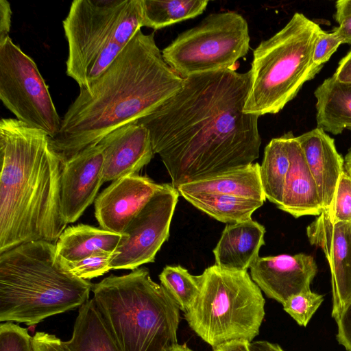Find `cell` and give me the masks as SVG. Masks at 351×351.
I'll list each match as a JSON object with an SVG mask.
<instances>
[{
    "mask_svg": "<svg viewBox=\"0 0 351 351\" xmlns=\"http://www.w3.org/2000/svg\"><path fill=\"white\" fill-rule=\"evenodd\" d=\"M183 79L176 93L136 121L149 130L176 189L253 163L261 145L259 117L244 112L250 71L228 69Z\"/></svg>",
    "mask_w": 351,
    "mask_h": 351,
    "instance_id": "6da1fadb",
    "label": "cell"
},
{
    "mask_svg": "<svg viewBox=\"0 0 351 351\" xmlns=\"http://www.w3.org/2000/svg\"><path fill=\"white\" fill-rule=\"evenodd\" d=\"M154 34L138 30L108 69L80 93L50 144L62 163L106 134L145 117L182 86Z\"/></svg>",
    "mask_w": 351,
    "mask_h": 351,
    "instance_id": "7a4b0ae2",
    "label": "cell"
},
{
    "mask_svg": "<svg viewBox=\"0 0 351 351\" xmlns=\"http://www.w3.org/2000/svg\"><path fill=\"white\" fill-rule=\"evenodd\" d=\"M0 253L23 243H56L66 228L60 204L62 162L43 130L0 121Z\"/></svg>",
    "mask_w": 351,
    "mask_h": 351,
    "instance_id": "3957f363",
    "label": "cell"
},
{
    "mask_svg": "<svg viewBox=\"0 0 351 351\" xmlns=\"http://www.w3.org/2000/svg\"><path fill=\"white\" fill-rule=\"evenodd\" d=\"M92 287L58 258L56 243L26 242L0 253L1 322L36 325L79 308Z\"/></svg>",
    "mask_w": 351,
    "mask_h": 351,
    "instance_id": "277c9868",
    "label": "cell"
},
{
    "mask_svg": "<svg viewBox=\"0 0 351 351\" xmlns=\"http://www.w3.org/2000/svg\"><path fill=\"white\" fill-rule=\"evenodd\" d=\"M92 291L121 351H169L178 344L180 308L147 268L108 276Z\"/></svg>",
    "mask_w": 351,
    "mask_h": 351,
    "instance_id": "5b68a950",
    "label": "cell"
},
{
    "mask_svg": "<svg viewBox=\"0 0 351 351\" xmlns=\"http://www.w3.org/2000/svg\"><path fill=\"white\" fill-rule=\"evenodd\" d=\"M62 25L68 43L66 73L84 88L143 27L142 0H74Z\"/></svg>",
    "mask_w": 351,
    "mask_h": 351,
    "instance_id": "8992f818",
    "label": "cell"
},
{
    "mask_svg": "<svg viewBox=\"0 0 351 351\" xmlns=\"http://www.w3.org/2000/svg\"><path fill=\"white\" fill-rule=\"evenodd\" d=\"M322 30L295 12L280 31L261 42L253 51L245 113L260 117L279 112L315 77L313 53Z\"/></svg>",
    "mask_w": 351,
    "mask_h": 351,
    "instance_id": "52a82bcc",
    "label": "cell"
},
{
    "mask_svg": "<svg viewBox=\"0 0 351 351\" xmlns=\"http://www.w3.org/2000/svg\"><path fill=\"white\" fill-rule=\"evenodd\" d=\"M199 278L198 295L184 313L190 328L212 348L233 340L252 342L258 335L265 302L247 271L215 264Z\"/></svg>",
    "mask_w": 351,
    "mask_h": 351,
    "instance_id": "ba28073f",
    "label": "cell"
},
{
    "mask_svg": "<svg viewBox=\"0 0 351 351\" xmlns=\"http://www.w3.org/2000/svg\"><path fill=\"white\" fill-rule=\"evenodd\" d=\"M246 20L230 11L213 13L180 34L162 51L165 62L182 78L233 69L250 49Z\"/></svg>",
    "mask_w": 351,
    "mask_h": 351,
    "instance_id": "9c48e42d",
    "label": "cell"
},
{
    "mask_svg": "<svg viewBox=\"0 0 351 351\" xmlns=\"http://www.w3.org/2000/svg\"><path fill=\"white\" fill-rule=\"evenodd\" d=\"M0 99L19 121L50 138L58 133L62 119L48 86L34 60L10 37L0 43Z\"/></svg>",
    "mask_w": 351,
    "mask_h": 351,
    "instance_id": "30bf717a",
    "label": "cell"
},
{
    "mask_svg": "<svg viewBox=\"0 0 351 351\" xmlns=\"http://www.w3.org/2000/svg\"><path fill=\"white\" fill-rule=\"evenodd\" d=\"M178 191L171 184L162 186L130 222L112 257V269H136L152 263L168 239L169 228L178 201Z\"/></svg>",
    "mask_w": 351,
    "mask_h": 351,
    "instance_id": "8fae6325",
    "label": "cell"
},
{
    "mask_svg": "<svg viewBox=\"0 0 351 351\" xmlns=\"http://www.w3.org/2000/svg\"><path fill=\"white\" fill-rule=\"evenodd\" d=\"M311 245L322 249L329 265L335 321L351 300V223H332L327 210L306 228Z\"/></svg>",
    "mask_w": 351,
    "mask_h": 351,
    "instance_id": "7c38bea8",
    "label": "cell"
},
{
    "mask_svg": "<svg viewBox=\"0 0 351 351\" xmlns=\"http://www.w3.org/2000/svg\"><path fill=\"white\" fill-rule=\"evenodd\" d=\"M104 182V154L97 143L62 163L60 204L66 223L77 221L95 200Z\"/></svg>",
    "mask_w": 351,
    "mask_h": 351,
    "instance_id": "4fadbf2b",
    "label": "cell"
},
{
    "mask_svg": "<svg viewBox=\"0 0 351 351\" xmlns=\"http://www.w3.org/2000/svg\"><path fill=\"white\" fill-rule=\"evenodd\" d=\"M162 186L147 176L132 174L113 181L95 200L101 228L123 234L134 218Z\"/></svg>",
    "mask_w": 351,
    "mask_h": 351,
    "instance_id": "5bb4252c",
    "label": "cell"
},
{
    "mask_svg": "<svg viewBox=\"0 0 351 351\" xmlns=\"http://www.w3.org/2000/svg\"><path fill=\"white\" fill-rule=\"evenodd\" d=\"M250 277L266 295L283 304L289 298L310 289L317 273L313 256L304 253L258 257Z\"/></svg>",
    "mask_w": 351,
    "mask_h": 351,
    "instance_id": "9a60e30c",
    "label": "cell"
},
{
    "mask_svg": "<svg viewBox=\"0 0 351 351\" xmlns=\"http://www.w3.org/2000/svg\"><path fill=\"white\" fill-rule=\"evenodd\" d=\"M98 144L104 154V182L137 174L155 154L149 130L136 122L106 134Z\"/></svg>",
    "mask_w": 351,
    "mask_h": 351,
    "instance_id": "2e32d148",
    "label": "cell"
},
{
    "mask_svg": "<svg viewBox=\"0 0 351 351\" xmlns=\"http://www.w3.org/2000/svg\"><path fill=\"white\" fill-rule=\"evenodd\" d=\"M295 137L316 183L324 209L328 210L343 170V158L337 152L334 139L321 128Z\"/></svg>",
    "mask_w": 351,
    "mask_h": 351,
    "instance_id": "e0dca14e",
    "label": "cell"
},
{
    "mask_svg": "<svg viewBox=\"0 0 351 351\" xmlns=\"http://www.w3.org/2000/svg\"><path fill=\"white\" fill-rule=\"evenodd\" d=\"M288 134L291 166L286 178L282 199L277 207L295 218L319 216L324 209L316 183L296 137L291 132Z\"/></svg>",
    "mask_w": 351,
    "mask_h": 351,
    "instance_id": "ac0fdd59",
    "label": "cell"
},
{
    "mask_svg": "<svg viewBox=\"0 0 351 351\" xmlns=\"http://www.w3.org/2000/svg\"><path fill=\"white\" fill-rule=\"evenodd\" d=\"M265 227L252 218L226 225L213 251L215 265L247 271L259 257V250L265 244Z\"/></svg>",
    "mask_w": 351,
    "mask_h": 351,
    "instance_id": "d6986e66",
    "label": "cell"
},
{
    "mask_svg": "<svg viewBox=\"0 0 351 351\" xmlns=\"http://www.w3.org/2000/svg\"><path fill=\"white\" fill-rule=\"evenodd\" d=\"M125 235L86 224L69 226L56 242V254L60 261L72 263L97 253L114 254Z\"/></svg>",
    "mask_w": 351,
    "mask_h": 351,
    "instance_id": "ffe728a7",
    "label": "cell"
},
{
    "mask_svg": "<svg viewBox=\"0 0 351 351\" xmlns=\"http://www.w3.org/2000/svg\"><path fill=\"white\" fill-rule=\"evenodd\" d=\"M179 193H213L243 197L265 202L257 162L206 179L180 186Z\"/></svg>",
    "mask_w": 351,
    "mask_h": 351,
    "instance_id": "44dd1931",
    "label": "cell"
},
{
    "mask_svg": "<svg viewBox=\"0 0 351 351\" xmlns=\"http://www.w3.org/2000/svg\"><path fill=\"white\" fill-rule=\"evenodd\" d=\"M317 128L337 135L351 130V83L338 81L333 75L315 90Z\"/></svg>",
    "mask_w": 351,
    "mask_h": 351,
    "instance_id": "7402d4cb",
    "label": "cell"
},
{
    "mask_svg": "<svg viewBox=\"0 0 351 351\" xmlns=\"http://www.w3.org/2000/svg\"><path fill=\"white\" fill-rule=\"evenodd\" d=\"M63 347L65 351H121L93 298L79 307L72 337Z\"/></svg>",
    "mask_w": 351,
    "mask_h": 351,
    "instance_id": "603a6c76",
    "label": "cell"
},
{
    "mask_svg": "<svg viewBox=\"0 0 351 351\" xmlns=\"http://www.w3.org/2000/svg\"><path fill=\"white\" fill-rule=\"evenodd\" d=\"M291 166L288 132L272 138L264 150L260 176L266 199L278 206L282 199L286 178Z\"/></svg>",
    "mask_w": 351,
    "mask_h": 351,
    "instance_id": "cb8c5ba5",
    "label": "cell"
},
{
    "mask_svg": "<svg viewBox=\"0 0 351 351\" xmlns=\"http://www.w3.org/2000/svg\"><path fill=\"white\" fill-rule=\"evenodd\" d=\"M186 201L219 221L228 224L251 219L264 202L243 197L213 193H180Z\"/></svg>",
    "mask_w": 351,
    "mask_h": 351,
    "instance_id": "d4e9b609",
    "label": "cell"
},
{
    "mask_svg": "<svg viewBox=\"0 0 351 351\" xmlns=\"http://www.w3.org/2000/svg\"><path fill=\"white\" fill-rule=\"evenodd\" d=\"M207 0H142L143 27L155 30L201 14Z\"/></svg>",
    "mask_w": 351,
    "mask_h": 351,
    "instance_id": "484cf974",
    "label": "cell"
},
{
    "mask_svg": "<svg viewBox=\"0 0 351 351\" xmlns=\"http://www.w3.org/2000/svg\"><path fill=\"white\" fill-rule=\"evenodd\" d=\"M158 277L160 285L174 300L180 310L187 312L198 295L199 275L193 276L180 265H167Z\"/></svg>",
    "mask_w": 351,
    "mask_h": 351,
    "instance_id": "4316f807",
    "label": "cell"
},
{
    "mask_svg": "<svg viewBox=\"0 0 351 351\" xmlns=\"http://www.w3.org/2000/svg\"><path fill=\"white\" fill-rule=\"evenodd\" d=\"M323 301L322 295L308 289L291 296L282 306L298 325L306 326Z\"/></svg>",
    "mask_w": 351,
    "mask_h": 351,
    "instance_id": "83f0119b",
    "label": "cell"
},
{
    "mask_svg": "<svg viewBox=\"0 0 351 351\" xmlns=\"http://www.w3.org/2000/svg\"><path fill=\"white\" fill-rule=\"evenodd\" d=\"M327 210L332 223H351V178L343 170Z\"/></svg>",
    "mask_w": 351,
    "mask_h": 351,
    "instance_id": "f1b7e54d",
    "label": "cell"
},
{
    "mask_svg": "<svg viewBox=\"0 0 351 351\" xmlns=\"http://www.w3.org/2000/svg\"><path fill=\"white\" fill-rule=\"evenodd\" d=\"M113 254L97 253L79 261L66 263V267L77 277L90 280L102 276L111 269L110 263Z\"/></svg>",
    "mask_w": 351,
    "mask_h": 351,
    "instance_id": "f546056e",
    "label": "cell"
},
{
    "mask_svg": "<svg viewBox=\"0 0 351 351\" xmlns=\"http://www.w3.org/2000/svg\"><path fill=\"white\" fill-rule=\"evenodd\" d=\"M0 351H35L33 337L12 322L0 324Z\"/></svg>",
    "mask_w": 351,
    "mask_h": 351,
    "instance_id": "4dcf8cb0",
    "label": "cell"
},
{
    "mask_svg": "<svg viewBox=\"0 0 351 351\" xmlns=\"http://www.w3.org/2000/svg\"><path fill=\"white\" fill-rule=\"evenodd\" d=\"M341 42L334 32L328 33L322 30L317 37L313 53V65L317 73L329 60Z\"/></svg>",
    "mask_w": 351,
    "mask_h": 351,
    "instance_id": "1f68e13d",
    "label": "cell"
},
{
    "mask_svg": "<svg viewBox=\"0 0 351 351\" xmlns=\"http://www.w3.org/2000/svg\"><path fill=\"white\" fill-rule=\"evenodd\" d=\"M337 339L347 351H351V300L346 306L339 318Z\"/></svg>",
    "mask_w": 351,
    "mask_h": 351,
    "instance_id": "d6a6232c",
    "label": "cell"
},
{
    "mask_svg": "<svg viewBox=\"0 0 351 351\" xmlns=\"http://www.w3.org/2000/svg\"><path fill=\"white\" fill-rule=\"evenodd\" d=\"M35 351H65L63 341L55 335L37 332L33 336Z\"/></svg>",
    "mask_w": 351,
    "mask_h": 351,
    "instance_id": "836d02e7",
    "label": "cell"
},
{
    "mask_svg": "<svg viewBox=\"0 0 351 351\" xmlns=\"http://www.w3.org/2000/svg\"><path fill=\"white\" fill-rule=\"evenodd\" d=\"M12 14L10 3L6 0H0V43L10 37Z\"/></svg>",
    "mask_w": 351,
    "mask_h": 351,
    "instance_id": "e575fe53",
    "label": "cell"
},
{
    "mask_svg": "<svg viewBox=\"0 0 351 351\" xmlns=\"http://www.w3.org/2000/svg\"><path fill=\"white\" fill-rule=\"evenodd\" d=\"M333 76L341 82L351 83V51L340 60Z\"/></svg>",
    "mask_w": 351,
    "mask_h": 351,
    "instance_id": "d590c367",
    "label": "cell"
},
{
    "mask_svg": "<svg viewBox=\"0 0 351 351\" xmlns=\"http://www.w3.org/2000/svg\"><path fill=\"white\" fill-rule=\"evenodd\" d=\"M339 24V27L333 32L341 44L351 45V16L344 18Z\"/></svg>",
    "mask_w": 351,
    "mask_h": 351,
    "instance_id": "8d00e7d4",
    "label": "cell"
},
{
    "mask_svg": "<svg viewBox=\"0 0 351 351\" xmlns=\"http://www.w3.org/2000/svg\"><path fill=\"white\" fill-rule=\"evenodd\" d=\"M250 341L243 339L233 340L213 348V351H250Z\"/></svg>",
    "mask_w": 351,
    "mask_h": 351,
    "instance_id": "74e56055",
    "label": "cell"
},
{
    "mask_svg": "<svg viewBox=\"0 0 351 351\" xmlns=\"http://www.w3.org/2000/svg\"><path fill=\"white\" fill-rule=\"evenodd\" d=\"M249 348L250 351H284L278 344L266 341L250 342Z\"/></svg>",
    "mask_w": 351,
    "mask_h": 351,
    "instance_id": "f35d334b",
    "label": "cell"
},
{
    "mask_svg": "<svg viewBox=\"0 0 351 351\" xmlns=\"http://www.w3.org/2000/svg\"><path fill=\"white\" fill-rule=\"evenodd\" d=\"M343 170L351 178V147L343 158Z\"/></svg>",
    "mask_w": 351,
    "mask_h": 351,
    "instance_id": "ab89813d",
    "label": "cell"
},
{
    "mask_svg": "<svg viewBox=\"0 0 351 351\" xmlns=\"http://www.w3.org/2000/svg\"><path fill=\"white\" fill-rule=\"evenodd\" d=\"M169 351H193L189 348H188L186 345H180L178 344L173 348H172Z\"/></svg>",
    "mask_w": 351,
    "mask_h": 351,
    "instance_id": "60d3db41",
    "label": "cell"
}]
</instances>
